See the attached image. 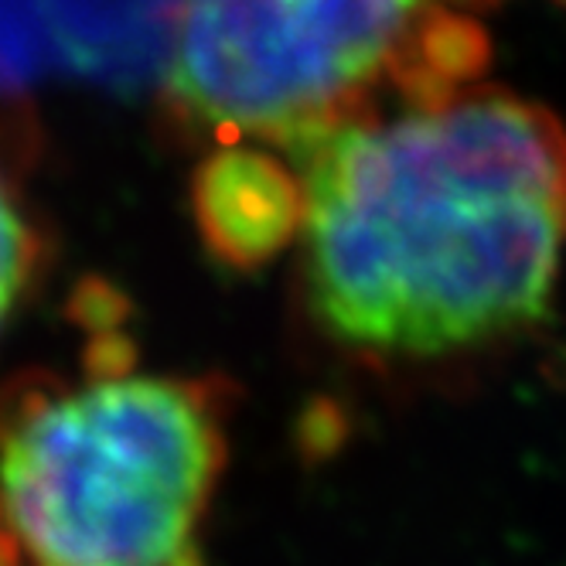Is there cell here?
<instances>
[{
	"instance_id": "obj_1",
	"label": "cell",
	"mask_w": 566,
	"mask_h": 566,
	"mask_svg": "<svg viewBox=\"0 0 566 566\" xmlns=\"http://www.w3.org/2000/svg\"><path fill=\"white\" fill-rule=\"evenodd\" d=\"M304 291L348 348L443 358L543 325L566 250V127L495 86L376 109L297 157Z\"/></svg>"
},
{
	"instance_id": "obj_3",
	"label": "cell",
	"mask_w": 566,
	"mask_h": 566,
	"mask_svg": "<svg viewBox=\"0 0 566 566\" xmlns=\"http://www.w3.org/2000/svg\"><path fill=\"white\" fill-rule=\"evenodd\" d=\"M430 0H185L168 62L175 109L222 140L291 157L373 113Z\"/></svg>"
},
{
	"instance_id": "obj_2",
	"label": "cell",
	"mask_w": 566,
	"mask_h": 566,
	"mask_svg": "<svg viewBox=\"0 0 566 566\" xmlns=\"http://www.w3.org/2000/svg\"><path fill=\"white\" fill-rule=\"evenodd\" d=\"M219 382L90 358L0 396V566H209Z\"/></svg>"
},
{
	"instance_id": "obj_6",
	"label": "cell",
	"mask_w": 566,
	"mask_h": 566,
	"mask_svg": "<svg viewBox=\"0 0 566 566\" xmlns=\"http://www.w3.org/2000/svg\"><path fill=\"white\" fill-rule=\"evenodd\" d=\"M38 263H42V239H38L8 171L0 168V335L28 294Z\"/></svg>"
},
{
	"instance_id": "obj_4",
	"label": "cell",
	"mask_w": 566,
	"mask_h": 566,
	"mask_svg": "<svg viewBox=\"0 0 566 566\" xmlns=\"http://www.w3.org/2000/svg\"><path fill=\"white\" fill-rule=\"evenodd\" d=\"M185 0H0V99L75 83L134 96L168 72Z\"/></svg>"
},
{
	"instance_id": "obj_7",
	"label": "cell",
	"mask_w": 566,
	"mask_h": 566,
	"mask_svg": "<svg viewBox=\"0 0 566 566\" xmlns=\"http://www.w3.org/2000/svg\"><path fill=\"white\" fill-rule=\"evenodd\" d=\"M454 4H464V8H495L502 0H454Z\"/></svg>"
},
{
	"instance_id": "obj_8",
	"label": "cell",
	"mask_w": 566,
	"mask_h": 566,
	"mask_svg": "<svg viewBox=\"0 0 566 566\" xmlns=\"http://www.w3.org/2000/svg\"><path fill=\"white\" fill-rule=\"evenodd\" d=\"M563 4H566V0H563Z\"/></svg>"
},
{
	"instance_id": "obj_5",
	"label": "cell",
	"mask_w": 566,
	"mask_h": 566,
	"mask_svg": "<svg viewBox=\"0 0 566 566\" xmlns=\"http://www.w3.org/2000/svg\"><path fill=\"white\" fill-rule=\"evenodd\" d=\"M195 222L235 270L263 266L304 226V181L263 150L226 147L195 175Z\"/></svg>"
}]
</instances>
